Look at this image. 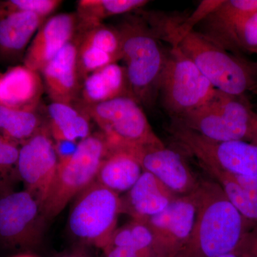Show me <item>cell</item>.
Here are the masks:
<instances>
[{"label": "cell", "mask_w": 257, "mask_h": 257, "mask_svg": "<svg viewBox=\"0 0 257 257\" xmlns=\"http://www.w3.org/2000/svg\"><path fill=\"white\" fill-rule=\"evenodd\" d=\"M143 17L160 41L178 47L216 89L243 96L257 89V65L216 45L177 15L145 13Z\"/></svg>", "instance_id": "6da1fadb"}, {"label": "cell", "mask_w": 257, "mask_h": 257, "mask_svg": "<svg viewBox=\"0 0 257 257\" xmlns=\"http://www.w3.org/2000/svg\"><path fill=\"white\" fill-rule=\"evenodd\" d=\"M197 194L194 227L176 257H217L234 252L245 233L256 223L240 214L216 182L200 181Z\"/></svg>", "instance_id": "7a4b0ae2"}, {"label": "cell", "mask_w": 257, "mask_h": 257, "mask_svg": "<svg viewBox=\"0 0 257 257\" xmlns=\"http://www.w3.org/2000/svg\"><path fill=\"white\" fill-rule=\"evenodd\" d=\"M132 97L150 107L159 96L166 52L143 16L128 15L117 27Z\"/></svg>", "instance_id": "3957f363"}, {"label": "cell", "mask_w": 257, "mask_h": 257, "mask_svg": "<svg viewBox=\"0 0 257 257\" xmlns=\"http://www.w3.org/2000/svg\"><path fill=\"white\" fill-rule=\"evenodd\" d=\"M108 152L101 134L90 135L79 142L77 151L68 160L59 162L55 179L42 205L45 218L55 217L74 198L95 182Z\"/></svg>", "instance_id": "277c9868"}, {"label": "cell", "mask_w": 257, "mask_h": 257, "mask_svg": "<svg viewBox=\"0 0 257 257\" xmlns=\"http://www.w3.org/2000/svg\"><path fill=\"white\" fill-rule=\"evenodd\" d=\"M256 114L243 96L229 95L216 89L205 104L172 121L212 141L248 142Z\"/></svg>", "instance_id": "5b68a950"}, {"label": "cell", "mask_w": 257, "mask_h": 257, "mask_svg": "<svg viewBox=\"0 0 257 257\" xmlns=\"http://www.w3.org/2000/svg\"><path fill=\"white\" fill-rule=\"evenodd\" d=\"M216 89L178 47L166 52L159 94L172 119H180L200 107Z\"/></svg>", "instance_id": "8992f818"}, {"label": "cell", "mask_w": 257, "mask_h": 257, "mask_svg": "<svg viewBox=\"0 0 257 257\" xmlns=\"http://www.w3.org/2000/svg\"><path fill=\"white\" fill-rule=\"evenodd\" d=\"M120 214L119 194L95 181L76 197L69 213V231L79 241L103 249L117 228Z\"/></svg>", "instance_id": "52a82bcc"}, {"label": "cell", "mask_w": 257, "mask_h": 257, "mask_svg": "<svg viewBox=\"0 0 257 257\" xmlns=\"http://www.w3.org/2000/svg\"><path fill=\"white\" fill-rule=\"evenodd\" d=\"M82 111L100 128L108 148L164 145L152 130L141 105L131 96L82 105Z\"/></svg>", "instance_id": "ba28073f"}, {"label": "cell", "mask_w": 257, "mask_h": 257, "mask_svg": "<svg viewBox=\"0 0 257 257\" xmlns=\"http://www.w3.org/2000/svg\"><path fill=\"white\" fill-rule=\"evenodd\" d=\"M169 131L179 146L198 160L231 175L257 178V145L243 140L216 142L172 121Z\"/></svg>", "instance_id": "9c48e42d"}, {"label": "cell", "mask_w": 257, "mask_h": 257, "mask_svg": "<svg viewBox=\"0 0 257 257\" xmlns=\"http://www.w3.org/2000/svg\"><path fill=\"white\" fill-rule=\"evenodd\" d=\"M45 218L28 191L5 194L0 198V240L15 247L33 246L41 237Z\"/></svg>", "instance_id": "30bf717a"}, {"label": "cell", "mask_w": 257, "mask_h": 257, "mask_svg": "<svg viewBox=\"0 0 257 257\" xmlns=\"http://www.w3.org/2000/svg\"><path fill=\"white\" fill-rule=\"evenodd\" d=\"M197 189L187 195L179 196L160 214L142 220L153 234L154 257H176L188 241L197 215Z\"/></svg>", "instance_id": "8fae6325"}, {"label": "cell", "mask_w": 257, "mask_h": 257, "mask_svg": "<svg viewBox=\"0 0 257 257\" xmlns=\"http://www.w3.org/2000/svg\"><path fill=\"white\" fill-rule=\"evenodd\" d=\"M59 160L50 132L41 127L20 148L17 170L25 190L40 205L45 202L55 179Z\"/></svg>", "instance_id": "7c38bea8"}, {"label": "cell", "mask_w": 257, "mask_h": 257, "mask_svg": "<svg viewBox=\"0 0 257 257\" xmlns=\"http://www.w3.org/2000/svg\"><path fill=\"white\" fill-rule=\"evenodd\" d=\"M127 152L143 169L160 179L178 196L187 195L199 187L188 164L179 152L163 145H131L108 148Z\"/></svg>", "instance_id": "4fadbf2b"}, {"label": "cell", "mask_w": 257, "mask_h": 257, "mask_svg": "<svg viewBox=\"0 0 257 257\" xmlns=\"http://www.w3.org/2000/svg\"><path fill=\"white\" fill-rule=\"evenodd\" d=\"M199 25L198 32L231 53L257 50V12L224 15L213 10Z\"/></svg>", "instance_id": "5bb4252c"}, {"label": "cell", "mask_w": 257, "mask_h": 257, "mask_svg": "<svg viewBox=\"0 0 257 257\" xmlns=\"http://www.w3.org/2000/svg\"><path fill=\"white\" fill-rule=\"evenodd\" d=\"M76 13L56 15L42 24L32 40L25 55V66L42 72L47 64L58 55L78 32Z\"/></svg>", "instance_id": "9a60e30c"}, {"label": "cell", "mask_w": 257, "mask_h": 257, "mask_svg": "<svg viewBox=\"0 0 257 257\" xmlns=\"http://www.w3.org/2000/svg\"><path fill=\"white\" fill-rule=\"evenodd\" d=\"M77 37L79 75L84 79L98 69L117 63L122 59V46L119 30L99 24L80 30Z\"/></svg>", "instance_id": "2e32d148"}, {"label": "cell", "mask_w": 257, "mask_h": 257, "mask_svg": "<svg viewBox=\"0 0 257 257\" xmlns=\"http://www.w3.org/2000/svg\"><path fill=\"white\" fill-rule=\"evenodd\" d=\"M77 39L69 42L41 73L52 102L72 104L78 97L80 85Z\"/></svg>", "instance_id": "e0dca14e"}, {"label": "cell", "mask_w": 257, "mask_h": 257, "mask_svg": "<svg viewBox=\"0 0 257 257\" xmlns=\"http://www.w3.org/2000/svg\"><path fill=\"white\" fill-rule=\"evenodd\" d=\"M179 197L156 177L143 172L126 197L121 198V213L133 219L145 220L165 211Z\"/></svg>", "instance_id": "ac0fdd59"}, {"label": "cell", "mask_w": 257, "mask_h": 257, "mask_svg": "<svg viewBox=\"0 0 257 257\" xmlns=\"http://www.w3.org/2000/svg\"><path fill=\"white\" fill-rule=\"evenodd\" d=\"M42 92L39 72L26 66L13 67L0 77V104L4 105L34 110Z\"/></svg>", "instance_id": "d6986e66"}, {"label": "cell", "mask_w": 257, "mask_h": 257, "mask_svg": "<svg viewBox=\"0 0 257 257\" xmlns=\"http://www.w3.org/2000/svg\"><path fill=\"white\" fill-rule=\"evenodd\" d=\"M82 105L105 102L120 96H131L124 67L109 64L88 75L81 88Z\"/></svg>", "instance_id": "ffe728a7"}, {"label": "cell", "mask_w": 257, "mask_h": 257, "mask_svg": "<svg viewBox=\"0 0 257 257\" xmlns=\"http://www.w3.org/2000/svg\"><path fill=\"white\" fill-rule=\"evenodd\" d=\"M143 170L127 152L108 150L101 163L96 181L113 192H128L138 182Z\"/></svg>", "instance_id": "44dd1931"}, {"label": "cell", "mask_w": 257, "mask_h": 257, "mask_svg": "<svg viewBox=\"0 0 257 257\" xmlns=\"http://www.w3.org/2000/svg\"><path fill=\"white\" fill-rule=\"evenodd\" d=\"M44 20L28 12H15L0 17V51L7 54L23 51L42 26Z\"/></svg>", "instance_id": "7402d4cb"}, {"label": "cell", "mask_w": 257, "mask_h": 257, "mask_svg": "<svg viewBox=\"0 0 257 257\" xmlns=\"http://www.w3.org/2000/svg\"><path fill=\"white\" fill-rule=\"evenodd\" d=\"M51 136L55 141L79 142L90 135L89 118L72 104L52 102L47 109Z\"/></svg>", "instance_id": "603a6c76"}, {"label": "cell", "mask_w": 257, "mask_h": 257, "mask_svg": "<svg viewBox=\"0 0 257 257\" xmlns=\"http://www.w3.org/2000/svg\"><path fill=\"white\" fill-rule=\"evenodd\" d=\"M147 0H80L77 2L79 30L102 24L106 18L127 14L148 4Z\"/></svg>", "instance_id": "cb8c5ba5"}, {"label": "cell", "mask_w": 257, "mask_h": 257, "mask_svg": "<svg viewBox=\"0 0 257 257\" xmlns=\"http://www.w3.org/2000/svg\"><path fill=\"white\" fill-rule=\"evenodd\" d=\"M220 185L225 195L248 221L257 223V194L236 182L231 174L210 167H202Z\"/></svg>", "instance_id": "d4e9b609"}, {"label": "cell", "mask_w": 257, "mask_h": 257, "mask_svg": "<svg viewBox=\"0 0 257 257\" xmlns=\"http://www.w3.org/2000/svg\"><path fill=\"white\" fill-rule=\"evenodd\" d=\"M38 115L30 109H18L0 104L1 136L11 141L24 142L41 128Z\"/></svg>", "instance_id": "484cf974"}, {"label": "cell", "mask_w": 257, "mask_h": 257, "mask_svg": "<svg viewBox=\"0 0 257 257\" xmlns=\"http://www.w3.org/2000/svg\"><path fill=\"white\" fill-rule=\"evenodd\" d=\"M153 242V234L147 223L133 219L127 224L116 228L106 246H124L152 251Z\"/></svg>", "instance_id": "4316f807"}, {"label": "cell", "mask_w": 257, "mask_h": 257, "mask_svg": "<svg viewBox=\"0 0 257 257\" xmlns=\"http://www.w3.org/2000/svg\"><path fill=\"white\" fill-rule=\"evenodd\" d=\"M61 4L60 0H10L0 5V17L15 12H28L45 19Z\"/></svg>", "instance_id": "83f0119b"}, {"label": "cell", "mask_w": 257, "mask_h": 257, "mask_svg": "<svg viewBox=\"0 0 257 257\" xmlns=\"http://www.w3.org/2000/svg\"><path fill=\"white\" fill-rule=\"evenodd\" d=\"M19 151L15 142L0 135V178L17 168Z\"/></svg>", "instance_id": "f1b7e54d"}, {"label": "cell", "mask_w": 257, "mask_h": 257, "mask_svg": "<svg viewBox=\"0 0 257 257\" xmlns=\"http://www.w3.org/2000/svg\"><path fill=\"white\" fill-rule=\"evenodd\" d=\"M234 252L241 257H257V223L245 233Z\"/></svg>", "instance_id": "f546056e"}, {"label": "cell", "mask_w": 257, "mask_h": 257, "mask_svg": "<svg viewBox=\"0 0 257 257\" xmlns=\"http://www.w3.org/2000/svg\"><path fill=\"white\" fill-rule=\"evenodd\" d=\"M102 250L105 257H154L150 249L108 246Z\"/></svg>", "instance_id": "4dcf8cb0"}, {"label": "cell", "mask_w": 257, "mask_h": 257, "mask_svg": "<svg viewBox=\"0 0 257 257\" xmlns=\"http://www.w3.org/2000/svg\"><path fill=\"white\" fill-rule=\"evenodd\" d=\"M79 142L70 140H57L55 141L56 153L59 162L68 160L77 151Z\"/></svg>", "instance_id": "1f68e13d"}, {"label": "cell", "mask_w": 257, "mask_h": 257, "mask_svg": "<svg viewBox=\"0 0 257 257\" xmlns=\"http://www.w3.org/2000/svg\"><path fill=\"white\" fill-rule=\"evenodd\" d=\"M61 257H94L87 250L84 248H75L72 251L66 253V254L62 255Z\"/></svg>", "instance_id": "d6a6232c"}, {"label": "cell", "mask_w": 257, "mask_h": 257, "mask_svg": "<svg viewBox=\"0 0 257 257\" xmlns=\"http://www.w3.org/2000/svg\"><path fill=\"white\" fill-rule=\"evenodd\" d=\"M249 143L257 145V114L253 119L252 128H251V135H250Z\"/></svg>", "instance_id": "836d02e7"}, {"label": "cell", "mask_w": 257, "mask_h": 257, "mask_svg": "<svg viewBox=\"0 0 257 257\" xmlns=\"http://www.w3.org/2000/svg\"><path fill=\"white\" fill-rule=\"evenodd\" d=\"M217 257H241L237 254L236 252H230L228 253H225V254L221 255V256Z\"/></svg>", "instance_id": "e575fe53"}, {"label": "cell", "mask_w": 257, "mask_h": 257, "mask_svg": "<svg viewBox=\"0 0 257 257\" xmlns=\"http://www.w3.org/2000/svg\"><path fill=\"white\" fill-rule=\"evenodd\" d=\"M16 257H34L32 256H30V255H22V256H18Z\"/></svg>", "instance_id": "d590c367"}, {"label": "cell", "mask_w": 257, "mask_h": 257, "mask_svg": "<svg viewBox=\"0 0 257 257\" xmlns=\"http://www.w3.org/2000/svg\"><path fill=\"white\" fill-rule=\"evenodd\" d=\"M253 53L256 54V55H257V50L255 51V52H253Z\"/></svg>", "instance_id": "8d00e7d4"}]
</instances>
